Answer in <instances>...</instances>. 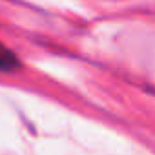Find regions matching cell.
Instances as JSON below:
<instances>
[{"instance_id":"6da1fadb","label":"cell","mask_w":155,"mask_h":155,"mask_svg":"<svg viewBox=\"0 0 155 155\" xmlns=\"http://www.w3.org/2000/svg\"><path fill=\"white\" fill-rule=\"evenodd\" d=\"M18 66H20V62H18V57L15 55V51L0 40V71L8 73V71L17 69Z\"/></svg>"}]
</instances>
